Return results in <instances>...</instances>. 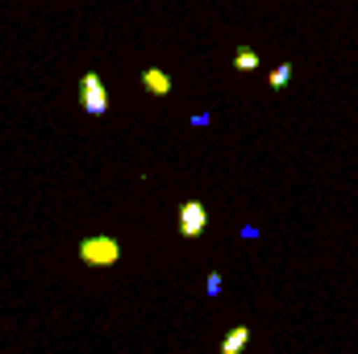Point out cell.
I'll return each mask as SVG.
<instances>
[{"label":"cell","mask_w":358,"mask_h":354,"mask_svg":"<svg viewBox=\"0 0 358 354\" xmlns=\"http://www.w3.org/2000/svg\"><path fill=\"white\" fill-rule=\"evenodd\" d=\"M142 88L150 92V96H167L171 92V76L159 71V67H150V71H142Z\"/></svg>","instance_id":"4"},{"label":"cell","mask_w":358,"mask_h":354,"mask_svg":"<svg viewBox=\"0 0 358 354\" xmlns=\"http://www.w3.org/2000/svg\"><path fill=\"white\" fill-rule=\"evenodd\" d=\"M80 259L88 267H113L121 259V246H117V238H88V242H80Z\"/></svg>","instance_id":"1"},{"label":"cell","mask_w":358,"mask_h":354,"mask_svg":"<svg viewBox=\"0 0 358 354\" xmlns=\"http://www.w3.org/2000/svg\"><path fill=\"white\" fill-rule=\"evenodd\" d=\"M246 342H250V330H246V325H234V330L225 334V342H221V354H242Z\"/></svg>","instance_id":"5"},{"label":"cell","mask_w":358,"mask_h":354,"mask_svg":"<svg viewBox=\"0 0 358 354\" xmlns=\"http://www.w3.org/2000/svg\"><path fill=\"white\" fill-rule=\"evenodd\" d=\"M234 71H259V55H255L250 46H242V50L234 55Z\"/></svg>","instance_id":"6"},{"label":"cell","mask_w":358,"mask_h":354,"mask_svg":"<svg viewBox=\"0 0 358 354\" xmlns=\"http://www.w3.org/2000/svg\"><path fill=\"white\" fill-rule=\"evenodd\" d=\"M267 80H271V88H287V80H292V67H287V63H283V67H275Z\"/></svg>","instance_id":"7"},{"label":"cell","mask_w":358,"mask_h":354,"mask_svg":"<svg viewBox=\"0 0 358 354\" xmlns=\"http://www.w3.org/2000/svg\"><path fill=\"white\" fill-rule=\"evenodd\" d=\"M204 225H208L204 204H200V200H187V204L179 208V234H183V238H200V234H204Z\"/></svg>","instance_id":"3"},{"label":"cell","mask_w":358,"mask_h":354,"mask_svg":"<svg viewBox=\"0 0 358 354\" xmlns=\"http://www.w3.org/2000/svg\"><path fill=\"white\" fill-rule=\"evenodd\" d=\"M80 92H84V108H88L92 117H100V113H108V92L100 84V76L88 71L84 80H80Z\"/></svg>","instance_id":"2"}]
</instances>
